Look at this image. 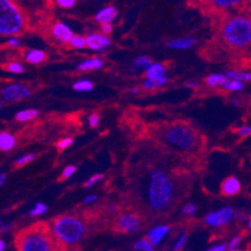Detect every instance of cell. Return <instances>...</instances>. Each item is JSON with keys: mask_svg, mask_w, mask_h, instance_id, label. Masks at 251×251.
<instances>
[{"mask_svg": "<svg viewBox=\"0 0 251 251\" xmlns=\"http://www.w3.org/2000/svg\"><path fill=\"white\" fill-rule=\"evenodd\" d=\"M152 65V61L149 56H139L133 61V68L135 69H143L147 72L150 67Z\"/></svg>", "mask_w": 251, "mask_h": 251, "instance_id": "21", "label": "cell"}, {"mask_svg": "<svg viewBox=\"0 0 251 251\" xmlns=\"http://www.w3.org/2000/svg\"><path fill=\"white\" fill-rule=\"evenodd\" d=\"M55 237L47 223H35L15 236L18 251H55Z\"/></svg>", "mask_w": 251, "mask_h": 251, "instance_id": "1", "label": "cell"}, {"mask_svg": "<svg viewBox=\"0 0 251 251\" xmlns=\"http://www.w3.org/2000/svg\"><path fill=\"white\" fill-rule=\"evenodd\" d=\"M237 134H239V135L240 136H248V135H250L251 134V126H243V127H240V129L237 130Z\"/></svg>", "mask_w": 251, "mask_h": 251, "instance_id": "39", "label": "cell"}, {"mask_svg": "<svg viewBox=\"0 0 251 251\" xmlns=\"http://www.w3.org/2000/svg\"><path fill=\"white\" fill-rule=\"evenodd\" d=\"M34 156H35L34 154L24 155V156H22L20 159H18V160L15 161V166H23V165H25V164L30 163V161L34 159Z\"/></svg>", "mask_w": 251, "mask_h": 251, "instance_id": "30", "label": "cell"}, {"mask_svg": "<svg viewBox=\"0 0 251 251\" xmlns=\"http://www.w3.org/2000/svg\"><path fill=\"white\" fill-rule=\"evenodd\" d=\"M139 218L135 215H131V214H125L122 218L118 220V230L124 232H134L139 229Z\"/></svg>", "mask_w": 251, "mask_h": 251, "instance_id": "9", "label": "cell"}, {"mask_svg": "<svg viewBox=\"0 0 251 251\" xmlns=\"http://www.w3.org/2000/svg\"><path fill=\"white\" fill-rule=\"evenodd\" d=\"M99 120H100L99 115H97V114H93V115L89 118V124H90L91 127H95L98 124H99Z\"/></svg>", "mask_w": 251, "mask_h": 251, "instance_id": "40", "label": "cell"}, {"mask_svg": "<svg viewBox=\"0 0 251 251\" xmlns=\"http://www.w3.org/2000/svg\"><path fill=\"white\" fill-rule=\"evenodd\" d=\"M30 95V90L23 85H11L4 89L3 98L6 101H15V100L24 99Z\"/></svg>", "mask_w": 251, "mask_h": 251, "instance_id": "8", "label": "cell"}, {"mask_svg": "<svg viewBox=\"0 0 251 251\" xmlns=\"http://www.w3.org/2000/svg\"><path fill=\"white\" fill-rule=\"evenodd\" d=\"M168 232L169 226H165V225L154 227V229H151L148 232V240H149L152 245H157V244H160V241L163 240V237L165 236Z\"/></svg>", "mask_w": 251, "mask_h": 251, "instance_id": "14", "label": "cell"}, {"mask_svg": "<svg viewBox=\"0 0 251 251\" xmlns=\"http://www.w3.org/2000/svg\"><path fill=\"white\" fill-rule=\"evenodd\" d=\"M230 251H243V250H235V249H234V250H230Z\"/></svg>", "mask_w": 251, "mask_h": 251, "instance_id": "51", "label": "cell"}, {"mask_svg": "<svg viewBox=\"0 0 251 251\" xmlns=\"http://www.w3.org/2000/svg\"><path fill=\"white\" fill-rule=\"evenodd\" d=\"M186 86H188V88H191V89H195V88H198V84L196 83H186Z\"/></svg>", "mask_w": 251, "mask_h": 251, "instance_id": "46", "label": "cell"}, {"mask_svg": "<svg viewBox=\"0 0 251 251\" xmlns=\"http://www.w3.org/2000/svg\"><path fill=\"white\" fill-rule=\"evenodd\" d=\"M139 93H140L139 89H131V90H130V94H139Z\"/></svg>", "mask_w": 251, "mask_h": 251, "instance_id": "49", "label": "cell"}, {"mask_svg": "<svg viewBox=\"0 0 251 251\" xmlns=\"http://www.w3.org/2000/svg\"><path fill=\"white\" fill-rule=\"evenodd\" d=\"M165 83H168V77H159V79H147L144 81V88L148 89V90H151V89L160 88L161 85H164Z\"/></svg>", "mask_w": 251, "mask_h": 251, "instance_id": "22", "label": "cell"}, {"mask_svg": "<svg viewBox=\"0 0 251 251\" xmlns=\"http://www.w3.org/2000/svg\"><path fill=\"white\" fill-rule=\"evenodd\" d=\"M72 144H73V139L72 138L63 139V140H60L58 144H56V148H58L59 150H64V149H67L68 147H70Z\"/></svg>", "mask_w": 251, "mask_h": 251, "instance_id": "32", "label": "cell"}, {"mask_svg": "<svg viewBox=\"0 0 251 251\" xmlns=\"http://www.w3.org/2000/svg\"><path fill=\"white\" fill-rule=\"evenodd\" d=\"M38 110H34V109H29V110H23L15 115V119L18 122H28V120H33L34 118L38 116Z\"/></svg>", "mask_w": 251, "mask_h": 251, "instance_id": "23", "label": "cell"}, {"mask_svg": "<svg viewBox=\"0 0 251 251\" xmlns=\"http://www.w3.org/2000/svg\"><path fill=\"white\" fill-rule=\"evenodd\" d=\"M229 81V79L226 77V75H220V74H213L207 76L206 83L209 86H219V85H226V83Z\"/></svg>", "mask_w": 251, "mask_h": 251, "instance_id": "19", "label": "cell"}, {"mask_svg": "<svg viewBox=\"0 0 251 251\" xmlns=\"http://www.w3.org/2000/svg\"><path fill=\"white\" fill-rule=\"evenodd\" d=\"M58 5L61 6V8H72V6L75 5L74 0H59Z\"/></svg>", "mask_w": 251, "mask_h": 251, "instance_id": "36", "label": "cell"}, {"mask_svg": "<svg viewBox=\"0 0 251 251\" xmlns=\"http://www.w3.org/2000/svg\"><path fill=\"white\" fill-rule=\"evenodd\" d=\"M52 34L55 36L58 40L63 43H70V40L73 39V33L69 28H68L67 25L63 24V23H56L54 25V28H52Z\"/></svg>", "mask_w": 251, "mask_h": 251, "instance_id": "11", "label": "cell"}, {"mask_svg": "<svg viewBox=\"0 0 251 251\" xmlns=\"http://www.w3.org/2000/svg\"><path fill=\"white\" fill-rule=\"evenodd\" d=\"M232 215L234 211L231 207H224L220 211L207 214L205 216V224H207L209 226H223L231 220Z\"/></svg>", "mask_w": 251, "mask_h": 251, "instance_id": "7", "label": "cell"}, {"mask_svg": "<svg viewBox=\"0 0 251 251\" xmlns=\"http://www.w3.org/2000/svg\"><path fill=\"white\" fill-rule=\"evenodd\" d=\"M224 88L226 89V90H232V91L243 90L244 83L243 81H237V80H229L226 83V85L224 86Z\"/></svg>", "mask_w": 251, "mask_h": 251, "instance_id": "28", "label": "cell"}, {"mask_svg": "<svg viewBox=\"0 0 251 251\" xmlns=\"http://www.w3.org/2000/svg\"><path fill=\"white\" fill-rule=\"evenodd\" d=\"M94 88V84L89 80H81L74 84V89L77 91H90Z\"/></svg>", "mask_w": 251, "mask_h": 251, "instance_id": "27", "label": "cell"}, {"mask_svg": "<svg viewBox=\"0 0 251 251\" xmlns=\"http://www.w3.org/2000/svg\"><path fill=\"white\" fill-rule=\"evenodd\" d=\"M24 19L15 5L10 0L0 1V34L1 35H15L23 30Z\"/></svg>", "mask_w": 251, "mask_h": 251, "instance_id": "5", "label": "cell"}, {"mask_svg": "<svg viewBox=\"0 0 251 251\" xmlns=\"http://www.w3.org/2000/svg\"><path fill=\"white\" fill-rule=\"evenodd\" d=\"M15 145L14 136L9 133H1L0 134V149L3 151H8V150L13 149Z\"/></svg>", "mask_w": 251, "mask_h": 251, "instance_id": "17", "label": "cell"}, {"mask_svg": "<svg viewBox=\"0 0 251 251\" xmlns=\"http://www.w3.org/2000/svg\"><path fill=\"white\" fill-rule=\"evenodd\" d=\"M102 177H104V176H102V175H100V174H99V175H94V176H91V179L89 180L88 182H86L85 186H86V188H90L91 185H94L95 182L100 181V180H101Z\"/></svg>", "mask_w": 251, "mask_h": 251, "instance_id": "37", "label": "cell"}, {"mask_svg": "<svg viewBox=\"0 0 251 251\" xmlns=\"http://www.w3.org/2000/svg\"><path fill=\"white\" fill-rule=\"evenodd\" d=\"M45 211H47V206H45L44 204H42V202H39V204H36L35 207H34V209L30 211V215L31 216L43 215Z\"/></svg>", "mask_w": 251, "mask_h": 251, "instance_id": "29", "label": "cell"}, {"mask_svg": "<svg viewBox=\"0 0 251 251\" xmlns=\"http://www.w3.org/2000/svg\"><path fill=\"white\" fill-rule=\"evenodd\" d=\"M116 15H118V10L114 6H106L98 13L95 19L101 24H110V22L115 19Z\"/></svg>", "mask_w": 251, "mask_h": 251, "instance_id": "13", "label": "cell"}, {"mask_svg": "<svg viewBox=\"0 0 251 251\" xmlns=\"http://www.w3.org/2000/svg\"><path fill=\"white\" fill-rule=\"evenodd\" d=\"M148 195L151 209L156 211L168 209L174 199V182L171 177L161 170L152 171L150 174Z\"/></svg>", "mask_w": 251, "mask_h": 251, "instance_id": "2", "label": "cell"}, {"mask_svg": "<svg viewBox=\"0 0 251 251\" xmlns=\"http://www.w3.org/2000/svg\"><path fill=\"white\" fill-rule=\"evenodd\" d=\"M5 69L8 70V72H10V73H17V74H18V73L24 72V68H23L22 65H20V64H18V63L8 64Z\"/></svg>", "mask_w": 251, "mask_h": 251, "instance_id": "31", "label": "cell"}, {"mask_svg": "<svg viewBox=\"0 0 251 251\" xmlns=\"http://www.w3.org/2000/svg\"><path fill=\"white\" fill-rule=\"evenodd\" d=\"M152 244L150 243L148 239H143V240H139L138 243H135L134 248L138 251H154V248H152Z\"/></svg>", "mask_w": 251, "mask_h": 251, "instance_id": "26", "label": "cell"}, {"mask_svg": "<svg viewBox=\"0 0 251 251\" xmlns=\"http://www.w3.org/2000/svg\"><path fill=\"white\" fill-rule=\"evenodd\" d=\"M8 45H9V47H18V45H20L19 39L11 38L10 40H9V42H8Z\"/></svg>", "mask_w": 251, "mask_h": 251, "instance_id": "43", "label": "cell"}, {"mask_svg": "<svg viewBox=\"0 0 251 251\" xmlns=\"http://www.w3.org/2000/svg\"><path fill=\"white\" fill-rule=\"evenodd\" d=\"M226 250V245H219V246H215V248H213V249H210V250H207V251H225Z\"/></svg>", "mask_w": 251, "mask_h": 251, "instance_id": "45", "label": "cell"}, {"mask_svg": "<svg viewBox=\"0 0 251 251\" xmlns=\"http://www.w3.org/2000/svg\"><path fill=\"white\" fill-rule=\"evenodd\" d=\"M227 79L237 81H251V74L250 73H240V72H227L226 73Z\"/></svg>", "mask_w": 251, "mask_h": 251, "instance_id": "24", "label": "cell"}, {"mask_svg": "<svg viewBox=\"0 0 251 251\" xmlns=\"http://www.w3.org/2000/svg\"><path fill=\"white\" fill-rule=\"evenodd\" d=\"M70 47L75 48V49H84L85 47H88L86 39L80 35H74L72 40H70Z\"/></svg>", "mask_w": 251, "mask_h": 251, "instance_id": "25", "label": "cell"}, {"mask_svg": "<svg viewBox=\"0 0 251 251\" xmlns=\"http://www.w3.org/2000/svg\"><path fill=\"white\" fill-rule=\"evenodd\" d=\"M241 185L240 181L236 179V177H227L225 181L221 185V191H223L224 195L226 196H234L237 193H240Z\"/></svg>", "mask_w": 251, "mask_h": 251, "instance_id": "12", "label": "cell"}, {"mask_svg": "<svg viewBox=\"0 0 251 251\" xmlns=\"http://www.w3.org/2000/svg\"><path fill=\"white\" fill-rule=\"evenodd\" d=\"M101 31L108 35L113 31V26H111V24H101Z\"/></svg>", "mask_w": 251, "mask_h": 251, "instance_id": "42", "label": "cell"}, {"mask_svg": "<svg viewBox=\"0 0 251 251\" xmlns=\"http://www.w3.org/2000/svg\"><path fill=\"white\" fill-rule=\"evenodd\" d=\"M48 59V55L42 50H29L25 55V60L30 64H40Z\"/></svg>", "mask_w": 251, "mask_h": 251, "instance_id": "15", "label": "cell"}, {"mask_svg": "<svg viewBox=\"0 0 251 251\" xmlns=\"http://www.w3.org/2000/svg\"><path fill=\"white\" fill-rule=\"evenodd\" d=\"M147 79H159L165 76V68L163 64H152L151 67L145 72Z\"/></svg>", "mask_w": 251, "mask_h": 251, "instance_id": "16", "label": "cell"}, {"mask_svg": "<svg viewBox=\"0 0 251 251\" xmlns=\"http://www.w3.org/2000/svg\"><path fill=\"white\" fill-rule=\"evenodd\" d=\"M195 211H196V206L194 204L185 205L184 210H182V213H184L185 215H193V214H195Z\"/></svg>", "mask_w": 251, "mask_h": 251, "instance_id": "35", "label": "cell"}, {"mask_svg": "<svg viewBox=\"0 0 251 251\" xmlns=\"http://www.w3.org/2000/svg\"><path fill=\"white\" fill-rule=\"evenodd\" d=\"M215 4L219 6H229V5H237L239 1H236V0H227V1H221V0H219V1H215Z\"/></svg>", "mask_w": 251, "mask_h": 251, "instance_id": "38", "label": "cell"}, {"mask_svg": "<svg viewBox=\"0 0 251 251\" xmlns=\"http://www.w3.org/2000/svg\"><path fill=\"white\" fill-rule=\"evenodd\" d=\"M249 226H250V229H251V215H250V220H249Z\"/></svg>", "mask_w": 251, "mask_h": 251, "instance_id": "50", "label": "cell"}, {"mask_svg": "<svg viewBox=\"0 0 251 251\" xmlns=\"http://www.w3.org/2000/svg\"><path fill=\"white\" fill-rule=\"evenodd\" d=\"M240 241H241V236H235L234 239L229 243V248L231 249V250H234V248H236L237 244L240 243Z\"/></svg>", "mask_w": 251, "mask_h": 251, "instance_id": "41", "label": "cell"}, {"mask_svg": "<svg viewBox=\"0 0 251 251\" xmlns=\"http://www.w3.org/2000/svg\"><path fill=\"white\" fill-rule=\"evenodd\" d=\"M196 43L195 39H180V40H174V42H169L168 47L171 49H189Z\"/></svg>", "mask_w": 251, "mask_h": 251, "instance_id": "18", "label": "cell"}, {"mask_svg": "<svg viewBox=\"0 0 251 251\" xmlns=\"http://www.w3.org/2000/svg\"><path fill=\"white\" fill-rule=\"evenodd\" d=\"M102 67V61L100 59H90L79 64V70H94L100 69Z\"/></svg>", "mask_w": 251, "mask_h": 251, "instance_id": "20", "label": "cell"}, {"mask_svg": "<svg viewBox=\"0 0 251 251\" xmlns=\"http://www.w3.org/2000/svg\"><path fill=\"white\" fill-rule=\"evenodd\" d=\"M97 199H98L97 195H89V196H86L85 200H84V202H85V204H89V202L95 201V200H97Z\"/></svg>", "mask_w": 251, "mask_h": 251, "instance_id": "44", "label": "cell"}, {"mask_svg": "<svg viewBox=\"0 0 251 251\" xmlns=\"http://www.w3.org/2000/svg\"><path fill=\"white\" fill-rule=\"evenodd\" d=\"M185 243H186V234L181 235V236H180L179 240H177L176 243H175V245H174V251H180V250H181V249L184 248Z\"/></svg>", "mask_w": 251, "mask_h": 251, "instance_id": "34", "label": "cell"}, {"mask_svg": "<svg viewBox=\"0 0 251 251\" xmlns=\"http://www.w3.org/2000/svg\"><path fill=\"white\" fill-rule=\"evenodd\" d=\"M86 44H88V48L93 50H101L106 49L111 44V42L110 39L108 38V35L95 33L86 38Z\"/></svg>", "mask_w": 251, "mask_h": 251, "instance_id": "10", "label": "cell"}, {"mask_svg": "<svg viewBox=\"0 0 251 251\" xmlns=\"http://www.w3.org/2000/svg\"><path fill=\"white\" fill-rule=\"evenodd\" d=\"M75 171H76V166H74V165L68 166V168L64 170L63 175H61V180H65V179H68V177H70L73 174H74Z\"/></svg>", "mask_w": 251, "mask_h": 251, "instance_id": "33", "label": "cell"}, {"mask_svg": "<svg viewBox=\"0 0 251 251\" xmlns=\"http://www.w3.org/2000/svg\"><path fill=\"white\" fill-rule=\"evenodd\" d=\"M163 140L168 145L179 150H191L196 147V134L188 126L174 125L169 126L163 133Z\"/></svg>", "mask_w": 251, "mask_h": 251, "instance_id": "6", "label": "cell"}, {"mask_svg": "<svg viewBox=\"0 0 251 251\" xmlns=\"http://www.w3.org/2000/svg\"><path fill=\"white\" fill-rule=\"evenodd\" d=\"M85 227L75 216H61L52 221V234L60 243L73 245L83 237Z\"/></svg>", "mask_w": 251, "mask_h": 251, "instance_id": "4", "label": "cell"}, {"mask_svg": "<svg viewBox=\"0 0 251 251\" xmlns=\"http://www.w3.org/2000/svg\"><path fill=\"white\" fill-rule=\"evenodd\" d=\"M224 40L234 48H245L251 44V19L234 17L223 28Z\"/></svg>", "mask_w": 251, "mask_h": 251, "instance_id": "3", "label": "cell"}, {"mask_svg": "<svg viewBox=\"0 0 251 251\" xmlns=\"http://www.w3.org/2000/svg\"><path fill=\"white\" fill-rule=\"evenodd\" d=\"M4 181H5V174H1L0 175V184L3 185Z\"/></svg>", "mask_w": 251, "mask_h": 251, "instance_id": "48", "label": "cell"}, {"mask_svg": "<svg viewBox=\"0 0 251 251\" xmlns=\"http://www.w3.org/2000/svg\"><path fill=\"white\" fill-rule=\"evenodd\" d=\"M5 250V241L0 240V251Z\"/></svg>", "mask_w": 251, "mask_h": 251, "instance_id": "47", "label": "cell"}]
</instances>
